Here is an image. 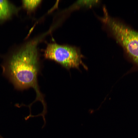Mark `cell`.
Instances as JSON below:
<instances>
[{
  "label": "cell",
  "instance_id": "cell-1",
  "mask_svg": "<svg viewBox=\"0 0 138 138\" xmlns=\"http://www.w3.org/2000/svg\"><path fill=\"white\" fill-rule=\"evenodd\" d=\"M37 40L30 41L12 53L3 65L4 73L8 76L17 88L30 87L36 91L35 101L45 103L37 83L39 70L37 45Z\"/></svg>",
  "mask_w": 138,
  "mask_h": 138
},
{
  "label": "cell",
  "instance_id": "cell-2",
  "mask_svg": "<svg viewBox=\"0 0 138 138\" xmlns=\"http://www.w3.org/2000/svg\"><path fill=\"white\" fill-rule=\"evenodd\" d=\"M101 20L129 56L138 65V32L115 20L107 14L105 15Z\"/></svg>",
  "mask_w": 138,
  "mask_h": 138
},
{
  "label": "cell",
  "instance_id": "cell-3",
  "mask_svg": "<svg viewBox=\"0 0 138 138\" xmlns=\"http://www.w3.org/2000/svg\"><path fill=\"white\" fill-rule=\"evenodd\" d=\"M44 55L45 58L54 60L67 69L78 68L80 64L85 66L80 52L73 47L50 44L45 50Z\"/></svg>",
  "mask_w": 138,
  "mask_h": 138
},
{
  "label": "cell",
  "instance_id": "cell-4",
  "mask_svg": "<svg viewBox=\"0 0 138 138\" xmlns=\"http://www.w3.org/2000/svg\"><path fill=\"white\" fill-rule=\"evenodd\" d=\"M18 8L7 0H0V21L7 20L17 13Z\"/></svg>",
  "mask_w": 138,
  "mask_h": 138
},
{
  "label": "cell",
  "instance_id": "cell-5",
  "mask_svg": "<svg viewBox=\"0 0 138 138\" xmlns=\"http://www.w3.org/2000/svg\"><path fill=\"white\" fill-rule=\"evenodd\" d=\"M41 1L39 0H24L22 1V3L24 8L28 10H31L37 7Z\"/></svg>",
  "mask_w": 138,
  "mask_h": 138
}]
</instances>
